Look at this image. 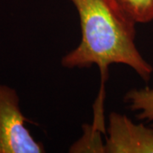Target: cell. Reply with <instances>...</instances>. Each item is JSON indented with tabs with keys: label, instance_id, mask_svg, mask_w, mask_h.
<instances>
[{
	"label": "cell",
	"instance_id": "8992f818",
	"mask_svg": "<svg viewBox=\"0 0 153 153\" xmlns=\"http://www.w3.org/2000/svg\"><path fill=\"white\" fill-rule=\"evenodd\" d=\"M104 131L95 124L83 125L82 136L70 147L69 152L105 153V144L102 143L100 133Z\"/></svg>",
	"mask_w": 153,
	"mask_h": 153
},
{
	"label": "cell",
	"instance_id": "277c9868",
	"mask_svg": "<svg viewBox=\"0 0 153 153\" xmlns=\"http://www.w3.org/2000/svg\"><path fill=\"white\" fill-rule=\"evenodd\" d=\"M123 16L134 23L153 21V0H108Z\"/></svg>",
	"mask_w": 153,
	"mask_h": 153
},
{
	"label": "cell",
	"instance_id": "5b68a950",
	"mask_svg": "<svg viewBox=\"0 0 153 153\" xmlns=\"http://www.w3.org/2000/svg\"><path fill=\"white\" fill-rule=\"evenodd\" d=\"M124 101L132 111H137L139 120L153 122V88H133L124 95Z\"/></svg>",
	"mask_w": 153,
	"mask_h": 153
},
{
	"label": "cell",
	"instance_id": "3957f363",
	"mask_svg": "<svg viewBox=\"0 0 153 153\" xmlns=\"http://www.w3.org/2000/svg\"><path fill=\"white\" fill-rule=\"evenodd\" d=\"M107 131L105 153H153V128L126 115L111 112Z\"/></svg>",
	"mask_w": 153,
	"mask_h": 153
},
{
	"label": "cell",
	"instance_id": "6da1fadb",
	"mask_svg": "<svg viewBox=\"0 0 153 153\" xmlns=\"http://www.w3.org/2000/svg\"><path fill=\"white\" fill-rule=\"evenodd\" d=\"M70 1L79 16L82 38L76 48L62 57V66L82 69L96 65L100 71L102 94L111 64L129 66L145 81L151 78L152 66L143 58L135 44V23L108 0Z\"/></svg>",
	"mask_w": 153,
	"mask_h": 153
},
{
	"label": "cell",
	"instance_id": "7a4b0ae2",
	"mask_svg": "<svg viewBox=\"0 0 153 153\" xmlns=\"http://www.w3.org/2000/svg\"><path fill=\"white\" fill-rule=\"evenodd\" d=\"M16 90L0 84V153H44V146L37 141L25 123Z\"/></svg>",
	"mask_w": 153,
	"mask_h": 153
}]
</instances>
